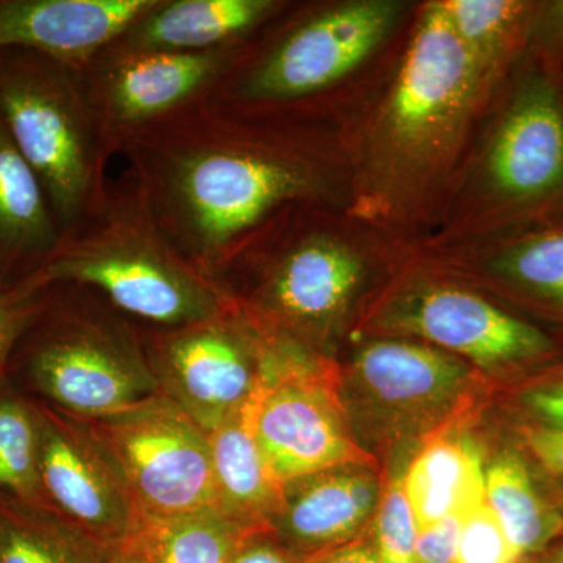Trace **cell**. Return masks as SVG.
I'll list each match as a JSON object with an SVG mask.
<instances>
[{"label":"cell","mask_w":563,"mask_h":563,"mask_svg":"<svg viewBox=\"0 0 563 563\" xmlns=\"http://www.w3.org/2000/svg\"><path fill=\"white\" fill-rule=\"evenodd\" d=\"M111 312L63 307L33 351V380L69 417H110L161 391L144 340Z\"/></svg>","instance_id":"11"},{"label":"cell","mask_w":563,"mask_h":563,"mask_svg":"<svg viewBox=\"0 0 563 563\" xmlns=\"http://www.w3.org/2000/svg\"><path fill=\"white\" fill-rule=\"evenodd\" d=\"M110 553L55 515L0 503V563H107Z\"/></svg>","instance_id":"26"},{"label":"cell","mask_w":563,"mask_h":563,"mask_svg":"<svg viewBox=\"0 0 563 563\" xmlns=\"http://www.w3.org/2000/svg\"><path fill=\"white\" fill-rule=\"evenodd\" d=\"M273 339L236 306L213 320L155 328L144 347L161 390L210 433L254 393Z\"/></svg>","instance_id":"12"},{"label":"cell","mask_w":563,"mask_h":563,"mask_svg":"<svg viewBox=\"0 0 563 563\" xmlns=\"http://www.w3.org/2000/svg\"><path fill=\"white\" fill-rule=\"evenodd\" d=\"M154 0H0V51L21 49L84 69Z\"/></svg>","instance_id":"16"},{"label":"cell","mask_w":563,"mask_h":563,"mask_svg":"<svg viewBox=\"0 0 563 563\" xmlns=\"http://www.w3.org/2000/svg\"><path fill=\"white\" fill-rule=\"evenodd\" d=\"M355 333L418 340L490 372H518L561 352L539 322L422 261L412 247Z\"/></svg>","instance_id":"8"},{"label":"cell","mask_w":563,"mask_h":563,"mask_svg":"<svg viewBox=\"0 0 563 563\" xmlns=\"http://www.w3.org/2000/svg\"><path fill=\"white\" fill-rule=\"evenodd\" d=\"M62 233L38 177L0 121V277L36 272Z\"/></svg>","instance_id":"21"},{"label":"cell","mask_w":563,"mask_h":563,"mask_svg":"<svg viewBox=\"0 0 563 563\" xmlns=\"http://www.w3.org/2000/svg\"><path fill=\"white\" fill-rule=\"evenodd\" d=\"M536 424L563 431V373L529 388L520 396Z\"/></svg>","instance_id":"33"},{"label":"cell","mask_w":563,"mask_h":563,"mask_svg":"<svg viewBox=\"0 0 563 563\" xmlns=\"http://www.w3.org/2000/svg\"><path fill=\"white\" fill-rule=\"evenodd\" d=\"M38 295H29L20 285L7 284V279L0 277V372L21 336L38 318Z\"/></svg>","instance_id":"30"},{"label":"cell","mask_w":563,"mask_h":563,"mask_svg":"<svg viewBox=\"0 0 563 563\" xmlns=\"http://www.w3.org/2000/svg\"><path fill=\"white\" fill-rule=\"evenodd\" d=\"M209 437L218 512L250 531H272L285 485L274 476L255 439L251 396Z\"/></svg>","instance_id":"20"},{"label":"cell","mask_w":563,"mask_h":563,"mask_svg":"<svg viewBox=\"0 0 563 563\" xmlns=\"http://www.w3.org/2000/svg\"><path fill=\"white\" fill-rule=\"evenodd\" d=\"M377 550L383 563H417L420 528L401 479L393 481L377 506Z\"/></svg>","instance_id":"28"},{"label":"cell","mask_w":563,"mask_h":563,"mask_svg":"<svg viewBox=\"0 0 563 563\" xmlns=\"http://www.w3.org/2000/svg\"><path fill=\"white\" fill-rule=\"evenodd\" d=\"M379 481L363 466H346L285 485L280 512L272 523L282 539L303 553L342 542L379 506Z\"/></svg>","instance_id":"19"},{"label":"cell","mask_w":563,"mask_h":563,"mask_svg":"<svg viewBox=\"0 0 563 563\" xmlns=\"http://www.w3.org/2000/svg\"><path fill=\"white\" fill-rule=\"evenodd\" d=\"M244 44L209 52L109 46L96 55L81 74L114 152L118 140L128 133L209 101Z\"/></svg>","instance_id":"13"},{"label":"cell","mask_w":563,"mask_h":563,"mask_svg":"<svg viewBox=\"0 0 563 563\" xmlns=\"http://www.w3.org/2000/svg\"><path fill=\"white\" fill-rule=\"evenodd\" d=\"M288 0H154L110 46L124 51L209 52L242 46Z\"/></svg>","instance_id":"17"},{"label":"cell","mask_w":563,"mask_h":563,"mask_svg":"<svg viewBox=\"0 0 563 563\" xmlns=\"http://www.w3.org/2000/svg\"><path fill=\"white\" fill-rule=\"evenodd\" d=\"M351 369L373 399L407 412L448 406L470 377L462 358L401 336L366 335L352 355Z\"/></svg>","instance_id":"18"},{"label":"cell","mask_w":563,"mask_h":563,"mask_svg":"<svg viewBox=\"0 0 563 563\" xmlns=\"http://www.w3.org/2000/svg\"><path fill=\"white\" fill-rule=\"evenodd\" d=\"M520 561V555L515 553L498 518L485 499L463 515L455 563H518Z\"/></svg>","instance_id":"29"},{"label":"cell","mask_w":563,"mask_h":563,"mask_svg":"<svg viewBox=\"0 0 563 563\" xmlns=\"http://www.w3.org/2000/svg\"><path fill=\"white\" fill-rule=\"evenodd\" d=\"M333 376L328 358L274 335L251 406L263 457L284 485L346 466H374L352 439Z\"/></svg>","instance_id":"9"},{"label":"cell","mask_w":563,"mask_h":563,"mask_svg":"<svg viewBox=\"0 0 563 563\" xmlns=\"http://www.w3.org/2000/svg\"><path fill=\"white\" fill-rule=\"evenodd\" d=\"M488 99L531 49L537 0H442Z\"/></svg>","instance_id":"22"},{"label":"cell","mask_w":563,"mask_h":563,"mask_svg":"<svg viewBox=\"0 0 563 563\" xmlns=\"http://www.w3.org/2000/svg\"><path fill=\"white\" fill-rule=\"evenodd\" d=\"M16 284L31 295L58 285L88 288L118 312L155 328L195 324L236 309L229 291L166 235L131 172L110 181L101 209Z\"/></svg>","instance_id":"6"},{"label":"cell","mask_w":563,"mask_h":563,"mask_svg":"<svg viewBox=\"0 0 563 563\" xmlns=\"http://www.w3.org/2000/svg\"><path fill=\"white\" fill-rule=\"evenodd\" d=\"M269 531H257L251 533L239 550L232 555L229 563H303L306 559L292 554L284 544L266 540Z\"/></svg>","instance_id":"35"},{"label":"cell","mask_w":563,"mask_h":563,"mask_svg":"<svg viewBox=\"0 0 563 563\" xmlns=\"http://www.w3.org/2000/svg\"><path fill=\"white\" fill-rule=\"evenodd\" d=\"M462 517H448L437 525L421 529L418 533L417 563H455L459 539H461Z\"/></svg>","instance_id":"31"},{"label":"cell","mask_w":563,"mask_h":563,"mask_svg":"<svg viewBox=\"0 0 563 563\" xmlns=\"http://www.w3.org/2000/svg\"><path fill=\"white\" fill-rule=\"evenodd\" d=\"M254 532L218 510L168 518L143 515L122 548L140 563H229Z\"/></svg>","instance_id":"24"},{"label":"cell","mask_w":563,"mask_h":563,"mask_svg":"<svg viewBox=\"0 0 563 563\" xmlns=\"http://www.w3.org/2000/svg\"><path fill=\"white\" fill-rule=\"evenodd\" d=\"M409 255V244L350 209L295 203L244 243L220 284L252 320L318 354L355 333Z\"/></svg>","instance_id":"4"},{"label":"cell","mask_w":563,"mask_h":563,"mask_svg":"<svg viewBox=\"0 0 563 563\" xmlns=\"http://www.w3.org/2000/svg\"><path fill=\"white\" fill-rule=\"evenodd\" d=\"M0 121L38 177L62 239L79 231L109 191L117 155L84 74L31 51H0Z\"/></svg>","instance_id":"7"},{"label":"cell","mask_w":563,"mask_h":563,"mask_svg":"<svg viewBox=\"0 0 563 563\" xmlns=\"http://www.w3.org/2000/svg\"><path fill=\"white\" fill-rule=\"evenodd\" d=\"M76 420L109 455L144 515L217 510L209 432L162 390L125 412Z\"/></svg>","instance_id":"10"},{"label":"cell","mask_w":563,"mask_h":563,"mask_svg":"<svg viewBox=\"0 0 563 563\" xmlns=\"http://www.w3.org/2000/svg\"><path fill=\"white\" fill-rule=\"evenodd\" d=\"M521 439L529 454L536 459L548 473L563 477V431L547 426L528 422L521 426Z\"/></svg>","instance_id":"34"},{"label":"cell","mask_w":563,"mask_h":563,"mask_svg":"<svg viewBox=\"0 0 563 563\" xmlns=\"http://www.w3.org/2000/svg\"><path fill=\"white\" fill-rule=\"evenodd\" d=\"M303 563H383L379 554L372 548L351 547L335 551H321L307 558Z\"/></svg>","instance_id":"36"},{"label":"cell","mask_w":563,"mask_h":563,"mask_svg":"<svg viewBox=\"0 0 563 563\" xmlns=\"http://www.w3.org/2000/svg\"><path fill=\"white\" fill-rule=\"evenodd\" d=\"M487 102L442 0H421L398 65L343 133L352 213L409 246L431 239Z\"/></svg>","instance_id":"2"},{"label":"cell","mask_w":563,"mask_h":563,"mask_svg":"<svg viewBox=\"0 0 563 563\" xmlns=\"http://www.w3.org/2000/svg\"><path fill=\"white\" fill-rule=\"evenodd\" d=\"M562 214L563 68L531 47L488 99L439 229L418 244L465 242Z\"/></svg>","instance_id":"5"},{"label":"cell","mask_w":563,"mask_h":563,"mask_svg":"<svg viewBox=\"0 0 563 563\" xmlns=\"http://www.w3.org/2000/svg\"><path fill=\"white\" fill-rule=\"evenodd\" d=\"M421 0H288L210 102L344 133L391 76Z\"/></svg>","instance_id":"3"},{"label":"cell","mask_w":563,"mask_h":563,"mask_svg":"<svg viewBox=\"0 0 563 563\" xmlns=\"http://www.w3.org/2000/svg\"><path fill=\"white\" fill-rule=\"evenodd\" d=\"M485 503L520 559L540 553L562 531V518L540 496L518 454H499L485 468Z\"/></svg>","instance_id":"25"},{"label":"cell","mask_w":563,"mask_h":563,"mask_svg":"<svg viewBox=\"0 0 563 563\" xmlns=\"http://www.w3.org/2000/svg\"><path fill=\"white\" fill-rule=\"evenodd\" d=\"M40 484L47 510L107 550H117L143 512L114 463L76 418L38 410Z\"/></svg>","instance_id":"14"},{"label":"cell","mask_w":563,"mask_h":563,"mask_svg":"<svg viewBox=\"0 0 563 563\" xmlns=\"http://www.w3.org/2000/svg\"><path fill=\"white\" fill-rule=\"evenodd\" d=\"M0 503L49 512L40 484L38 410L14 398L0 401Z\"/></svg>","instance_id":"27"},{"label":"cell","mask_w":563,"mask_h":563,"mask_svg":"<svg viewBox=\"0 0 563 563\" xmlns=\"http://www.w3.org/2000/svg\"><path fill=\"white\" fill-rule=\"evenodd\" d=\"M543 563H563V547L559 548L558 551H554V553L551 554Z\"/></svg>","instance_id":"38"},{"label":"cell","mask_w":563,"mask_h":563,"mask_svg":"<svg viewBox=\"0 0 563 563\" xmlns=\"http://www.w3.org/2000/svg\"><path fill=\"white\" fill-rule=\"evenodd\" d=\"M531 47L543 51L563 68V0H537Z\"/></svg>","instance_id":"32"},{"label":"cell","mask_w":563,"mask_h":563,"mask_svg":"<svg viewBox=\"0 0 563 563\" xmlns=\"http://www.w3.org/2000/svg\"><path fill=\"white\" fill-rule=\"evenodd\" d=\"M117 154L177 250L218 284L287 207L350 209L343 133L317 122L203 101L122 136Z\"/></svg>","instance_id":"1"},{"label":"cell","mask_w":563,"mask_h":563,"mask_svg":"<svg viewBox=\"0 0 563 563\" xmlns=\"http://www.w3.org/2000/svg\"><path fill=\"white\" fill-rule=\"evenodd\" d=\"M402 484L421 531L484 501L483 457L468 440L442 437L413 459Z\"/></svg>","instance_id":"23"},{"label":"cell","mask_w":563,"mask_h":563,"mask_svg":"<svg viewBox=\"0 0 563 563\" xmlns=\"http://www.w3.org/2000/svg\"><path fill=\"white\" fill-rule=\"evenodd\" d=\"M107 563H140L139 559L135 555L129 553L128 550L120 547L117 550H111L109 559H107Z\"/></svg>","instance_id":"37"},{"label":"cell","mask_w":563,"mask_h":563,"mask_svg":"<svg viewBox=\"0 0 563 563\" xmlns=\"http://www.w3.org/2000/svg\"><path fill=\"white\" fill-rule=\"evenodd\" d=\"M412 251L514 309L563 324V214L512 231Z\"/></svg>","instance_id":"15"}]
</instances>
